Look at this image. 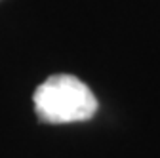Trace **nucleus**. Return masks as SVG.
<instances>
[{"instance_id":"1","label":"nucleus","mask_w":160,"mask_h":158,"mask_svg":"<svg viewBox=\"0 0 160 158\" xmlns=\"http://www.w3.org/2000/svg\"><path fill=\"white\" fill-rule=\"evenodd\" d=\"M36 116L48 124L84 122L97 112L92 90L72 74H52L32 95Z\"/></svg>"}]
</instances>
